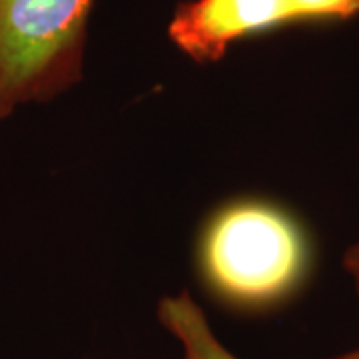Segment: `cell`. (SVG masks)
<instances>
[{"mask_svg":"<svg viewBox=\"0 0 359 359\" xmlns=\"http://www.w3.org/2000/svg\"><path fill=\"white\" fill-rule=\"evenodd\" d=\"M198 273L219 304L245 313L269 311L302 292L313 268L306 226L266 198H236L204 222Z\"/></svg>","mask_w":359,"mask_h":359,"instance_id":"6da1fadb","label":"cell"},{"mask_svg":"<svg viewBox=\"0 0 359 359\" xmlns=\"http://www.w3.org/2000/svg\"><path fill=\"white\" fill-rule=\"evenodd\" d=\"M96 0H0V124L84 78Z\"/></svg>","mask_w":359,"mask_h":359,"instance_id":"7a4b0ae2","label":"cell"},{"mask_svg":"<svg viewBox=\"0 0 359 359\" xmlns=\"http://www.w3.org/2000/svg\"><path fill=\"white\" fill-rule=\"evenodd\" d=\"M295 26L290 0H184L168 39L196 65H218L240 40Z\"/></svg>","mask_w":359,"mask_h":359,"instance_id":"3957f363","label":"cell"},{"mask_svg":"<svg viewBox=\"0 0 359 359\" xmlns=\"http://www.w3.org/2000/svg\"><path fill=\"white\" fill-rule=\"evenodd\" d=\"M156 318L182 347L180 359H240L219 341L204 309L188 290L160 297Z\"/></svg>","mask_w":359,"mask_h":359,"instance_id":"277c9868","label":"cell"},{"mask_svg":"<svg viewBox=\"0 0 359 359\" xmlns=\"http://www.w3.org/2000/svg\"><path fill=\"white\" fill-rule=\"evenodd\" d=\"M290 6L295 26L346 22L359 16V0H290Z\"/></svg>","mask_w":359,"mask_h":359,"instance_id":"5b68a950","label":"cell"},{"mask_svg":"<svg viewBox=\"0 0 359 359\" xmlns=\"http://www.w3.org/2000/svg\"><path fill=\"white\" fill-rule=\"evenodd\" d=\"M344 269H346L347 276L353 280L355 292L359 295V242L349 245L346 250V254H344Z\"/></svg>","mask_w":359,"mask_h":359,"instance_id":"8992f818","label":"cell"},{"mask_svg":"<svg viewBox=\"0 0 359 359\" xmlns=\"http://www.w3.org/2000/svg\"><path fill=\"white\" fill-rule=\"evenodd\" d=\"M327 359H359V346L353 347V349H349V351H344V353H339V355H334V358Z\"/></svg>","mask_w":359,"mask_h":359,"instance_id":"52a82bcc","label":"cell"}]
</instances>
